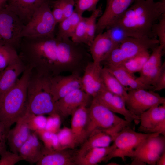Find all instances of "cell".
<instances>
[{
  "label": "cell",
  "instance_id": "e0dca14e",
  "mask_svg": "<svg viewBox=\"0 0 165 165\" xmlns=\"http://www.w3.org/2000/svg\"><path fill=\"white\" fill-rule=\"evenodd\" d=\"M90 97L82 88L75 90L55 102V112L60 117L72 115L79 107L88 103Z\"/></svg>",
  "mask_w": 165,
  "mask_h": 165
},
{
  "label": "cell",
  "instance_id": "cb8c5ba5",
  "mask_svg": "<svg viewBox=\"0 0 165 165\" xmlns=\"http://www.w3.org/2000/svg\"><path fill=\"white\" fill-rule=\"evenodd\" d=\"M87 104L85 103L79 107L72 115L70 129L76 146L82 145L86 138Z\"/></svg>",
  "mask_w": 165,
  "mask_h": 165
},
{
  "label": "cell",
  "instance_id": "d6986e66",
  "mask_svg": "<svg viewBox=\"0 0 165 165\" xmlns=\"http://www.w3.org/2000/svg\"><path fill=\"white\" fill-rule=\"evenodd\" d=\"M29 114L27 112L23 117L16 123L13 128L8 131L6 140L10 151L19 154L21 146L29 137L31 130L29 125Z\"/></svg>",
  "mask_w": 165,
  "mask_h": 165
},
{
  "label": "cell",
  "instance_id": "836d02e7",
  "mask_svg": "<svg viewBox=\"0 0 165 165\" xmlns=\"http://www.w3.org/2000/svg\"><path fill=\"white\" fill-rule=\"evenodd\" d=\"M60 149H73L76 146L70 128L64 127L56 133Z\"/></svg>",
  "mask_w": 165,
  "mask_h": 165
},
{
  "label": "cell",
  "instance_id": "30bf717a",
  "mask_svg": "<svg viewBox=\"0 0 165 165\" xmlns=\"http://www.w3.org/2000/svg\"><path fill=\"white\" fill-rule=\"evenodd\" d=\"M24 25L4 5H0V43L9 45L18 51Z\"/></svg>",
  "mask_w": 165,
  "mask_h": 165
},
{
  "label": "cell",
  "instance_id": "484cf974",
  "mask_svg": "<svg viewBox=\"0 0 165 165\" xmlns=\"http://www.w3.org/2000/svg\"><path fill=\"white\" fill-rule=\"evenodd\" d=\"M111 145L104 147H96L82 152L77 151L75 165H96L104 162L112 150Z\"/></svg>",
  "mask_w": 165,
  "mask_h": 165
},
{
  "label": "cell",
  "instance_id": "d6a6232c",
  "mask_svg": "<svg viewBox=\"0 0 165 165\" xmlns=\"http://www.w3.org/2000/svg\"><path fill=\"white\" fill-rule=\"evenodd\" d=\"M19 59L18 52L15 48L9 45L0 43V72Z\"/></svg>",
  "mask_w": 165,
  "mask_h": 165
},
{
  "label": "cell",
  "instance_id": "d590c367",
  "mask_svg": "<svg viewBox=\"0 0 165 165\" xmlns=\"http://www.w3.org/2000/svg\"><path fill=\"white\" fill-rule=\"evenodd\" d=\"M106 30L109 34L114 47L119 44L127 38L131 37L124 29L115 24L110 25Z\"/></svg>",
  "mask_w": 165,
  "mask_h": 165
},
{
  "label": "cell",
  "instance_id": "7a4b0ae2",
  "mask_svg": "<svg viewBox=\"0 0 165 165\" xmlns=\"http://www.w3.org/2000/svg\"><path fill=\"white\" fill-rule=\"evenodd\" d=\"M164 13L165 0H135L112 24L121 27L131 37L156 38L153 33L152 28Z\"/></svg>",
  "mask_w": 165,
  "mask_h": 165
},
{
  "label": "cell",
  "instance_id": "5bb4252c",
  "mask_svg": "<svg viewBox=\"0 0 165 165\" xmlns=\"http://www.w3.org/2000/svg\"><path fill=\"white\" fill-rule=\"evenodd\" d=\"M94 97L112 112L123 116L127 121L134 122L136 125L139 123V117L127 109L124 100L120 96L108 91L105 86Z\"/></svg>",
  "mask_w": 165,
  "mask_h": 165
},
{
  "label": "cell",
  "instance_id": "74e56055",
  "mask_svg": "<svg viewBox=\"0 0 165 165\" xmlns=\"http://www.w3.org/2000/svg\"><path fill=\"white\" fill-rule=\"evenodd\" d=\"M41 136L46 148L52 150H60L58 138L56 133L45 130L37 131Z\"/></svg>",
  "mask_w": 165,
  "mask_h": 165
},
{
  "label": "cell",
  "instance_id": "44dd1931",
  "mask_svg": "<svg viewBox=\"0 0 165 165\" xmlns=\"http://www.w3.org/2000/svg\"><path fill=\"white\" fill-rule=\"evenodd\" d=\"M49 0H6L4 5L14 13L25 25L37 10Z\"/></svg>",
  "mask_w": 165,
  "mask_h": 165
},
{
  "label": "cell",
  "instance_id": "52a82bcc",
  "mask_svg": "<svg viewBox=\"0 0 165 165\" xmlns=\"http://www.w3.org/2000/svg\"><path fill=\"white\" fill-rule=\"evenodd\" d=\"M159 44L156 38L147 36L129 37L114 47L104 62L114 65H121L127 60L143 51L153 49Z\"/></svg>",
  "mask_w": 165,
  "mask_h": 165
},
{
  "label": "cell",
  "instance_id": "f546056e",
  "mask_svg": "<svg viewBox=\"0 0 165 165\" xmlns=\"http://www.w3.org/2000/svg\"><path fill=\"white\" fill-rule=\"evenodd\" d=\"M101 76L105 88L110 92L120 96L125 101L127 94V89L113 75L104 67L101 71Z\"/></svg>",
  "mask_w": 165,
  "mask_h": 165
},
{
  "label": "cell",
  "instance_id": "83f0119b",
  "mask_svg": "<svg viewBox=\"0 0 165 165\" xmlns=\"http://www.w3.org/2000/svg\"><path fill=\"white\" fill-rule=\"evenodd\" d=\"M112 141V136L105 130H95L88 136L77 151L82 152L92 148L107 147Z\"/></svg>",
  "mask_w": 165,
  "mask_h": 165
},
{
  "label": "cell",
  "instance_id": "7bdbcfd3",
  "mask_svg": "<svg viewBox=\"0 0 165 165\" xmlns=\"http://www.w3.org/2000/svg\"><path fill=\"white\" fill-rule=\"evenodd\" d=\"M50 115V117L47 118L45 130L53 133H56L59 130L61 117L57 113Z\"/></svg>",
  "mask_w": 165,
  "mask_h": 165
},
{
  "label": "cell",
  "instance_id": "4dcf8cb0",
  "mask_svg": "<svg viewBox=\"0 0 165 165\" xmlns=\"http://www.w3.org/2000/svg\"><path fill=\"white\" fill-rule=\"evenodd\" d=\"M146 150L155 151L162 154L165 151V137L154 134L144 140L134 150Z\"/></svg>",
  "mask_w": 165,
  "mask_h": 165
},
{
  "label": "cell",
  "instance_id": "60d3db41",
  "mask_svg": "<svg viewBox=\"0 0 165 165\" xmlns=\"http://www.w3.org/2000/svg\"><path fill=\"white\" fill-rule=\"evenodd\" d=\"M0 156V165H14L23 160L19 154L8 151L6 149L1 153Z\"/></svg>",
  "mask_w": 165,
  "mask_h": 165
},
{
  "label": "cell",
  "instance_id": "f907efd6",
  "mask_svg": "<svg viewBox=\"0 0 165 165\" xmlns=\"http://www.w3.org/2000/svg\"><path fill=\"white\" fill-rule=\"evenodd\" d=\"M109 164H109V165H119L117 163H114V162H112V163H109Z\"/></svg>",
  "mask_w": 165,
  "mask_h": 165
},
{
  "label": "cell",
  "instance_id": "7dc6e473",
  "mask_svg": "<svg viewBox=\"0 0 165 165\" xmlns=\"http://www.w3.org/2000/svg\"><path fill=\"white\" fill-rule=\"evenodd\" d=\"M7 134L5 127L0 121V155L3 151L6 149V141Z\"/></svg>",
  "mask_w": 165,
  "mask_h": 165
},
{
  "label": "cell",
  "instance_id": "f6af8a7d",
  "mask_svg": "<svg viewBox=\"0 0 165 165\" xmlns=\"http://www.w3.org/2000/svg\"><path fill=\"white\" fill-rule=\"evenodd\" d=\"M63 10L64 18L70 16L73 13L75 5V0H60Z\"/></svg>",
  "mask_w": 165,
  "mask_h": 165
},
{
  "label": "cell",
  "instance_id": "816d5d0a",
  "mask_svg": "<svg viewBox=\"0 0 165 165\" xmlns=\"http://www.w3.org/2000/svg\"><path fill=\"white\" fill-rule=\"evenodd\" d=\"M153 0V1H155V0Z\"/></svg>",
  "mask_w": 165,
  "mask_h": 165
},
{
  "label": "cell",
  "instance_id": "1f68e13d",
  "mask_svg": "<svg viewBox=\"0 0 165 165\" xmlns=\"http://www.w3.org/2000/svg\"><path fill=\"white\" fill-rule=\"evenodd\" d=\"M150 55L148 50L143 51L124 62L121 66L132 74L140 72Z\"/></svg>",
  "mask_w": 165,
  "mask_h": 165
},
{
  "label": "cell",
  "instance_id": "bcb514c9",
  "mask_svg": "<svg viewBox=\"0 0 165 165\" xmlns=\"http://www.w3.org/2000/svg\"><path fill=\"white\" fill-rule=\"evenodd\" d=\"M153 91H159L165 88V63H163V66L158 76Z\"/></svg>",
  "mask_w": 165,
  "mask_h": 165
},
{
  "label": "cell",
  "instance_id": "4316f807",
  "mask_svg": "<svg viewBox=\"0 0 165 165\" xmlns=\"http://www.w3.org/2000/svg\"><path fill=\"white\" fill-rule=\"evenodd\" d=\"M43 147L36 134L35 133H31L27 140L20 148L19 154L23 160L31 163H36L41 157Z\"/></svg>",
  "mask_w": 165,
  "mask_h": 165
},
{
  "label": "cell",
  "instance_id": "8fae6325",
  "mask_svg": "<svg viewBox=\"0 0 165 165\" xmlns=\"http://www.w3.org/2000/svg\"><path fill=\"white\" fill-rule=\"evenodd\" d=\"M125 102L127 109L139 117L151 107L165 104V98L152 90L138 89L128 90Z\"/></svg>",
  "mask_w": 165,
  "mask_h": 165
},
{
  "label": "cell",
  "instance_id": "f1b7e54d",
  "mask_svg": "<svg viewBox=\"0 0 165 165\" xmlns=\"http://www.w3.org/2000/svg\"><path fill=\"white\" fill-rule=\"evenodd\" d=\"M82 16V15L74 10L70 16L64 18L59 23L58 31L56 38L61 39L71 38Z\"/></svg>",
  "mask_w": 165,
  "mask_h": 165
},
{
  "label": "cell",
  "instance_id": "5b68a950",
  "mask_svg": "<svg viewBox=\"0 0 165 165\" xmlns=\"http://www.w3.org/2000/svg\"><path fill=\"white\" fill-rule=\"evenodd\" d=\"M57 39V62L60 74L69 72L81 75L87 65L93 61L89 46L74 42L70 38Z\"/></svg>",
  "mask_w": 165,
  "mask_h": 165
},
{
  "label": "cell",
  "instance_id": "9a60e30c",
  "mask_svg": "<svg viewBox=\"0 0 165 165\" xmlns=\"http://www.w3.org/2000/svg\"><path fill=\"white\" fill-rule=\"evenodd\" d=\"M165 48L159 44L152 49V53L140 72L139 77L137 78L138 81L154 86L163 67L162 58Z\"/></svg>",
  "mask_w": 165,
  "mask_h": 165
},
{
  "label": "cell",
  "instance_id": "f35d334b",
  "mask_svg": "<svg viewBox=\"0 0 165 165\" xmlns=\"http://www.w3.org/2000/svg\"><path fill=\"white\" fill-rule=\"evenodd\" d=\"M152 32L155 36L158 38L159 44L165 46V13L154 25Z\"/></svg>",
  "mask_w": 165,
  "mask_h": 165
},
{
  "label": "cell",
  "instance_id": "c3c4849f",
  "mask_svg": "<svg viewBox=\"0 0 165 165\" xmlns=\"http://www.w3.org/2000/svg\"><path fill=\"white\" fill-rule=\"evenodd\" d=\"M156 165H165V151H164L160 156L157 160Z\"/></svg>",
  "mask_w": 165,
  "mask_h": 165
},
{
  "label": "cell",
  "instance_id": "e575fe53",
  "mask_svg": "<svg viewBox=\"0 0 165 165\" xmlns=\"http://www.w3.org/2000/svg\"><path fill=\"white\" fill-rule=\"evenodd\" d=\"M101 8L99 6L92 12L91 15L86 17V29L87 46H90L95 36L97 19L101 13Z\"/></svg>",
  "mask_w": 165,
  "mask_h": 165
},
{
  "label": "cell",
  "instance_id": "ee69618b",
  "mask_svg": "<svg viewBox=\"0 0 165 165\" xmlns=\"http://www.w3.org/2000/svg\"><path fill=\"white\" fill-rule=\"evenodd\" d=\"M52 12L57 24L59 23L64 19L63 10L60 0H57L54 2Z\"/></svg>",
  "mask_w": 165,
  "mask_h": 165
},
{
  "label": "cell",
  "instance_id": "ab89813d",
  "mask_svg": "<svg viewBox=\"0 0 165 165\" xmlns=\"http://www.w3.org/2000/svg\"><path fill=\"white\" fill-rule=\"evenodd\" d=\"M100 0H77L74 10L81 15L86 11H93Z\"/></svg>",
  "mask_w": 165,
  "mask_h": 165
},
{
  "label": "cell",
  "instance_id": "8d00e7d4",
  "mask_svg": "<svg viewBox=\"0 0 165 165\" xmlns=\"http://www.w3.org/2000/svg\"><path fill=\"white\" fill-rule=\"evenodd\" d=\"M86 17L82 16L71 38L74 42L87 45L86 29Z\"/></svg>",
  "mask_w": 165,
  "mask_h": 165
},
{
  "label": "cell",
  "instance_id": "9c48e42d",
  "mask_svg": "<svg viewBox=\"0 0 165 165\" xmlns=\"http://www.w3.org/2000/svg\"><path fill=\"white\" fill-rule=\"evenodd\" d=\"M57 24L47 1L42 5L35 12L28 22L24 25L21 37H46L55 36Z\"/></svg>",
  "mask_w": 165,
  "mask_h": 165
},
{
  "label": "cell",
  "instance_id": "ac0fdd59",
  "mask_svg": "<svg viewBox=\"0 0 165 165\" xmlns=\"http://www.w3.org/2000/svg\"><path fill=\"white\" fill-rule=\"evenodd\" d=\"M102 68L101 64L92 61L87 65L82 76V89L92 97L104 86L101 76Z\"/></svg>",
  "mask_w": 165,
  "mask_h": 165
},
{
  "label": "cell",
  "instance_id": "ba28073f",
  "mask_svg": "<svg viewBox=\"0 0 165 165\" xmlns=\"http://www.w3.org/2000/svg\"><path fill=\"white\" fill-rule=\"evenodd\" d=\"M153 134L136 132L130 127L124 128L113 135L112 150L104 162L115 157L120 158L124 161L127 156L132 158L136 148L144 140Z\"/></svg>",
  "mask_w": 165,
  "mask_h": 165
},
{
  "label": "cell",
  "instance_id": "603a6c76",
  "mask_svg": "<svg viewBox=\"0 0 165 165\" xmlns=\"http://www.w3.org/2000/svg\"><path fill=\"white\" fill-rule=\"evenodd\" d=\"M113 47V44L106 30L96 35L89 46L93 61L101 64Z\"/></svg>",
  "mask_w": 165,
  "mask_h": 165
},
{
  "label": "cell",
  "instance_id": "681fc988",
  "mask_svg": "<svg viewBox=\"0 0 165 165\" xmlns=\"http://www.w3.org/2000/svg\"><path fill=\"white\" fill-rule=\"evenodd\" d=\"M6 1V0H0V5H4Z\"/></svg>",
  "mask_w": 165,
  "mask_h": 165
},
{
  "label": "cell",
  "instance_id": "7c38bea8",
  "mask_svg": "<svg viewBox=\"0 0 165 165\" xmlns=\"http://www.w3.org/2000/svg\"><path fill=\"white\" fill-rule=\"evenodd\" d=\"M139 132L165 135V104L153 106L139 116Z\"/></svg>",
  "mask_w": 165,
  "mask_h": 165
},
{
  "label": "cell",
  "instance_id": "3957f363",
  "mask_svg": "<svg viewBox=\"0 0 165 165\" xmlns=\"http://www.w3.org/2000/svg\"><path fill=\"white\" fill-rule=\"evenodd\" d=\"M32 69L26 66L15 84L0 98V121L7 134L27 112V88Z\"/></svg>",
  "mask_w": 165,
  "mask_h": 165
},
{
  "label": "cell",
  "instance_id": "ffe728a7",
  "mask_svg": "<svg viewBox=\"0 0 165 165\" xmlns=\"http://www.w3.org/2000/svg\"><path fill=\"white\" fill-rule=\"evenodd\" d=\"M77 151L72 149L52 150L43 147L37 165H75Z\"/></svg>",
  "mask_w": 165,
  "mask_h": 165
},
{
  "label": "cell",
  "instance_id": "d4e9b609",
  "mask_svg": "<svg viewBox=\"0 0 165 165\" xmlns=\"http://www.w3.org/2000/svg\"><path fill=\"white\" fill-rule=\"evenodd\" d=\"M104 67L110 72L127 89H143L153 90V86L142 83L137 79L134 74H130L121 65L116 66L104 64Z\"/></svg>",
  "mask_w": 165,
  "mask_h": 165
},
{
  "label": "cell",
  "instance_id": "b9f144b4",
  "mask_svg": "<svg viewBox=\"0 0 165 165\" xmlns=\"http://www.w3.org/2000/svg\"><path fill=\"white\" fill-rule=\"evenodd\" d=\"M29 114V125L31 130L36 131L45 130L47 118L43 115H35Z\"/></svg>",
  "mask_w": 165,
  "mask_h": 165
},
{
  "label": "cell",
  "instance_id": "2e32d148",
  "mask_svg": "<svg viewBox=\"0 0 165 165\" xmlns=\"http://www.w3.org/2000/svg\"><path fill=\"white\" fill-rule=\"evenodd\" d=\"M82 77L76 73H71L67 76L59 75L51 77L50 87L54 102L75 90L82 88Z\"/></svg>",
  "mask_w": 165,
  "mask_h": 165
},
{
  "label": "cell",
  "instance_id": "6da1fadb",
  "mask_svg": "<svg viewBox=\"0 0 165 165\" xmlns=\"http://www.w3.org/2000/svg\"><path fill=\"white\" fill-rule=\"evenodd\" d=\"M57 40L55 36L22 37L19 55L26 66L45 75H61L57 59Z\"/></svg>",
  "mask_w": 165,
  "mask_h": 165
},
{
  "label": "cell",
  "instance_id": "7402d4cb",
  "mask_svg": "<svg viewBox=\"0 0 165 165\" xmlns=\"http://www.w3.org/2000/svg\"><path fill=\"white\" fill-rule=\"evenodd\" d=\"M26 68L20 58L0 72V98L15 84Z\"/></svg>",
  "mask_w": 165,
  "mask_h": 165
},
{
  "label": "cell",
  "instance_id": "277c9868",
  "mask_svg": "<svg viewBox=\"0 0 165 165\" xmlns=\"http://www.w3.org/2000/svg\"><path fill=\"white\" fill-rule=\"evenodd\" d=\"M50 77L32 69L27 88V112L29 114L40 115L56 113L50 91Z\"/></svg>",
  "mask_w": 165,
  "mask_h": 165
},
{
  "label": "cell",
  "instance_id": "4fadbf2b",
  "mask_svg": "<svg viewBox=\"0 0 165 165\" xmlns=\"http://www.w3.org/2000/svg\"><path fill=\"white\" fill-rule=\"evenodd\" d=\"M135 0H106L105 9L97 22L95 35L115 23Z\"/></svg>",
  "mask_w": 165,
  "mask_h": 165
},
{
  "label": "cell",
  "instance_id": "8992f818",
  "mask_svg": "<svg viewBox=\"0 0 165 165\" xmlns=\"http://www.w3.org/2000/svg\"><path fill=\"white\" fill-rule=\"evenodd\" d=\"M129 122L116 115L93 97L90 106L88 108L86 127V138L93 130H104L112 136L126 127H130Z\"/></svg>",
  "mask_w": 165,
  "mask_h": 165
}]
</instances>
